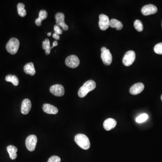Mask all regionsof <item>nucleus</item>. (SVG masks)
I'll list each match as a JSON object with an SVG mask.
<instances>
[{
    "label": "nucleus",
    "mask_w": 162,
    "mask_h": 162,
    "mask_svg": "<svg viewBox=\"0 0 162 162\" xmlns=\"http://www.w3.org/2000/svg\"><path fill=\"white\" fill-rule=\"evenodd\" d=\"M96 87V83L93 80H88L81 87L78 92V95L81 98H83L90 91L94 90Z\"/></svg>",
    "instance_id": "obj_1"
},
{
    "label": "nucleus",
    "mask_w": 162,
    "mask_h": 162,
    "mask_svg": "<svg viewBox=\"0 0 162 162\" xmlns=\"http://www.w3.org/2000/svg\"><path fill=\"white\" fill-rule=\"evenodd\" d=\"M75 141L77 145L84 150H88L90 147L89 139L85 135L79 134L76 135L75 138Z\"/></svg>",
    "instance_id": "obj_2"
},
{
    "label": "nucleus",
    "mask_w": 162,
    "mask_h": 162,
    "mask_svg": "<svg viewBox=\"0 0 162 162\" xmlns=\"http://www.w3.org/2000/svg\"><path fill=\"white\" fill-rule=\"evenodd\" d=\"M19 47V42L16 38H11L6 45L7 51L12 55L17 52Z\"/></svg>",
    "instance_id": "obj_3"
},
{
    "label": "nucleus",
    "mask_w": 162,
    "mask_h": 162,
    "mask_svg": "<svg viewBox=\"0 0 162 162\" xmlns=\"http://www.w3.org/2000/svg\"><path fill=\"white\" fill-rule=\"evenodd\" d=\"M136 59L135 52L129 51L126 53L123 59V63L126 66H129L133 64Z\"/></svg>",
    "instance_id": "obj_4"
},
{
    "label": "nucleus",
    "mask_w": 162,
    "mask_h": 162,
    "mask_svg": "<svg viewBox=\"0 0 162 162\" xmlns=\"http://www.w3.org/2000/svg\"><path fill=\"white\" fill-rule=\"evenodd\" d=\"M38 139L37 137L34 135L29 136L26 138L25 144L27 149L30 151H34L36 148Z\"/></svg>",
    "instance_id": "obj_5"
},
{
    "label": "nucleus",
    "mask_w": 162,
    "mask_h": 162,
    "mask_svg": "<svg viewBox=\"0 0 162 162\" xmlns=\"http://www.w3.org/2000/svg\"><path fill=\"white\" fill-rule=\"evenodd\" d=\"M65 64L70 68H77L80 64V60L78 56L75 55H71L68 56L65 59Z\"/></svg>",
    "instance_id": "obj_6"
},
{
    "label": "nucleus",
    "mask_w": 162,
    "mask_h": 162,
    "mask_svg": "<svg viewBox=\"0 0 162 162\" xmlns=\"http://www.w3.org/2000/svg\"><path fill=\"white\" fill-rule=\"evenodd\" d=\"M56 20V25L59 27H61L64 31H67L69 29V26L64 22L65 16L63 13L58 12L55 15Z\"/></svg>",
    "instance_id": "obj_7"
},
{
    "label": "nucleus",
    "mask_w": 162,
    "mask_h": 162,
    "mask_svg": "<svg viewBox=\"0 0 162 162\" xmlns=\"http://www.w3.org/2000/svg\"><path fill=\"white\" fill-rule=\"evenodd\" d=\"M99 25L101 30L103 31L107 30L110 26V20L108 16L104 14H100Z\"/></svg>",
    "instance_id": "obj_8"
},
{
    "label": "nucleus",
    "mask_w": 162,
    "mask_h": 162,
    "mask_svg": "<svg viewBox=\"0 0 162 162\" xmlns=\"http://www.w3.org/2000/svg\"><path fill=\"white\" fill-rule=\"evenodd\" d=\"M50 91L56 96H62L64 94V89L63 86L60 84L54 85L51 87Z\"/></svg>",
    "instance_id": "obj_9"
},
{
    "label": "nucleus",
    "mask_w": 162,
    "mask_h": 162,
    "mask_svg": "<svg viewBox=\"0 0 162 162\" xmlns=\"http://www.w3.org/2000/svg\"><path fill=\"white\" fill-rule=\"evenodd\" d=\"M157 7L152 4L147 5L143 7L141 9V13L145 16L154 14L157 12Z\"/></svg>",
    "instance_id": "obj_10"
},
{
    "label": "nucleus",
    "mask_w": 162,
    "mask_h": 162,
    "mask_svg": "<svg viewBox=\"0 0 162 162\" xmlns=\"http://www.w3.org/2000/svg\"><path fill=\"white\" fill-rule=\"evenodd\" d=\"M101 58L104 64L106 65H110L112 61V55L110 50H107L101 53Z\"/></svg>",
    "instance_id": "obj_11"
},
{
    "label": "nucleus",
    "mask_w": 162,
    "mask_h": 162,
    "mask_svg": "<svg viewBox=\"0 0 162 162\" xmlns=\"http://www.w3.org/2000/svg\"><path fill=\"white\" fill-rule=\"evenodd\" d=\"M32 107L31 101L28 99H23L21 105V111L23 115L29 114Z\"/></svg>",
    "instance_id": "obj_12"
},
{
    "label": "nucleus",
    "mask_w": 162,
    "mask_h": 162,
    "mask_svg": "<svg viewBox=\"0 0 162 162\" xmlns=\"http://www.w3.org/2000/svg\"><path fill=\"white\" fill-rule=\"evenodd\" d=\"M144 85L142 83H138L133 85L130 89V92L133 95H136L140 93L144 89Z\"/></svg>",
    "instance_id": "obj_13"
},
{
    "label": "nucleus",
    "mask_w": 162,
    "mask_h": 162,
    "mask_svg": "<svg viewBox=\"0 0 162 162\" xmlns=\"http://www.w3.org/2000/svg\"><path fill=\"white\" fill-rule=\"evenodd\" d=\"M43 109L45 113L50 115H56L58 113V109L51 104H44L43 106Z\"/></svg>",
    "instance_id": "obj_14"
},
{
    "label": "nucleus",
    "mask_w": 162,
    "mask_h": 162,
    "mask_svg": "<svg viewBox=\"0 0 162 162\" xmlns=\"http://www.w3.org/2000/svg\"><path fill=\"white\" fill-rule=\"evenodd\" d=\"M117 122L115 119L109 118L105 120L103 124L104 129L106 131H110L115 127Z\"/></svg>",
    "instance_id": "obj_15"
},
{
    "label": "nucleus",
    "mask_w": 162,
    "mask_h": 162,
    "mask_svg": "<svg viewBox=\"0 0 162 162\" xmlns=\"http://www.w3.org/2000/svg\"><path fill=\"white\" fill-rule=\"evenodd\" d=\"M23 70L26 74L30 75H34L36 73L34 66L32 62L25 64L23 68Z\"/></svg>",
    "instance_id": "obj_16"
},
{
    "label": "nucleus",
    "mask_w": 162,
    "mask_h": 162,
    "mask_svg": "<svg viewBox=\"0 0 162 162\" xmlns=\"http://www.w3.org/2000/svg\"><path fill=\"white\" fill-rule=\"evenodd\" d=\"M7 151L9 154L10 157L12 160H14L17 158V155L16 153L18 151L17 147L14 145H9L6 148Z\"/></svg>",
    "instance_id": "obj_17"
},
{
    "label": "nucleus",
    "mask_w": 162,
    "mask_h": 162,
    "mask_svg": "<svg viewBox=\"0 0 162 162\" xmlns=\"http://www.w3.org/2000/svg\"><path fill=\"white\" fill-rule=\"evenodd\" d=\"M110 27L112 28H115L117 30H120L123 29V24L119 20L113 18L110 20Z\"/></svg>",
    "instance_id": "obj_18"
},
{
    "label": "nucleus",
    "mask_w": 162,
    "mask_h": 162,
    "mask_svg": "<svg viewBox=\"0 0 162 162\" xmlns=\"http://www.w3.org/2000/svg\"><path fill=\"white\" fill-rule=\"evenodd\" d=\"M5 79L7 82L12 83L15 86H17L19 83L18 78H17V76L15 75H8L6 76Z\"/></svg>",
    "instance_id": "obj_19"
},
{
    "label": "nucleus",
    "mask_w": 162,
    "mask_h": 162,
    "mask_svg": "<svg viewBox=\"0 0 162 162\" xmlns=\"http://www.w3.org/2000/svg\"><path fill=\"white\" fill-rule=\"evenodd\" d=\"M51 47L50 43L48 39H46L43 43V48L45 50V53L47 55L49 54L51 49Z\"/></svg>",
    "instance_id": "obj_20"
},
{
    "label": "nucleus",
    "mask_w": 162,
    "mask_h": 162,
    "mask_svg": "<svg viewBox=\"0 0 162 162\" xmlns=\"http://www.w3.org/2000/svg\"><path fill=\"white\" fill-rule=\"evenodd\" d=\"M17 10L18 15L21 17H24L26 15V10L25 9V5L22 3L17 5Z\"/></svg>",
    "instance_id": "obj_21"
},
{
    "label": "nucleus",
    "mask_w": 162,
    "mask_h": 162,
    "mask_svg": "<svg viewBox=\"0 0 162 162\" xmlns=\"http://www.w3.org/2000/svg\"><path fill=\"white\" fill-rule=\"evenodd\" d=\"M149 118V116L147 114H142L141 115H140L139 116L137 117L136 119V121L137 122V123H142L143 122L146 121Z\"/></svg>",
    "instance_id": "obj_22"
},
{
    "label": "nucleus",
    "mask_w": 162,
    "mask_h": 162,
    "mask_svg": "<svg viewBox=\"0 0 162 162\" xmlns=\"http://www.w3.org/2000/svg\"><path fill=\"white\" fill-rule=\"evenodd\" d=\"M135 28L138 32H141L143 30V25L141 21L140 20H136L134 23Z\"/></svg>",
    "instance_id": "obj_23"
},
{
    "label": "nucleus",
    "mask_w": 162,
    "mask_h": 162,
    "mask_svg": "<svg viewBox=\"0 0 162 162\" xmlns=\"http://www.w3.org/2000/svg\"><path fill=\"white\" fill-rule=\"evenodd\" d=\"M154 51L158 54L162 55V43H159L155 46Z\"/></svg>",
    "instance_id": "obj_24"
},
{
    "label": "nucleus",
    "mask_w": 162,
    "mask_h": 162,
    "mask_svg": "<svg viewBox=\"0 0 162 162\" xmlns=\"http://www.w3.org/2000/svg\"><path fill=\"white\" fill-rule=\"evenodd\" d=\"M47 12L46 10H41L39 13V17L38 18H39L41 20H44L45 19L47 18Z\"/></svg>",
    "instance_id": "obj_25"
},
{
    "label": "nucleus",
    "mask_w": 162,
    "mask_h": 162,
    "mask_svg": "<svg viewBox=\"0 0 162 162\" xmlns=\"http://www.w3.org/2000/svg\"><path fill=\"white\" fill-rule=\"evenodd\" d=\"M61 159L57 156H52L49 158L48 162H60Z\"/></svg>",
    "instance_id": "obj_26"
},
{
    "label": "nucleus",
    "mask_w": 162,
    "mask_h": 162,
    "mask_svg": "<svg viewBox=\"0 0 162 162\" xmlns=\"http://www.w3.org/2000/svg\"><path fill=\"white\" fill-rule=\"evenodd\" d=\"M55 33L58 35L61 34L63 33V31L60 27H59L57 25L54 26Z\"/></svg>",
    "instance_id": "obj_27"
},
{
    "label": "nucleus",
    "mask_w": 162,
    "mask_h": 162,
    "mask_svg": "<svg viewBox=\"0 0 162 162\" xmlns=\"http://www.w3.org/2000/svg\"><path fill=\"white\" fill-rule=\"evenodd\" d=\"M42 20H41L39 18H37V19L35 20V23H36V25L38 26H41V24H42Z\"/></svg>",
    "instance_id": "obj_28"
},
{
    "label": "nucleus",
    "mask_w": 162,
    "mask_h": 162,
    "mask_svg": "<svg viewBox=\"0 0 162 162\" xmlns=\"http://www.w3.org/2000/svg\"><path fill=\"white\" fill-rule=\"evenodd\" d=\"M53 38H54L56 40H59V35L57 34L54 33V34H53Z\"/></svg>",
    "instance_id": "obj_29"
},
{
    "label": "nucleus",
    "mask_w": 162,
    "mask_h": 162,
    "mask_svg": "<svg viewBox=\"0 0 162 162\" xmlns=\"http://www.w3.org/2000/svg\"><path fill=\"white\" fill-rule=\"evenodd\" d=\"M58 43L57 41H54V42H53V43L52 47H51V49H52V48H53L54 47L57 46L58 45Z\"/></svg>",
    "instance_id": "obj_30"
},
{
    "label": "nucleus",
    "mask_w": 162,
    "mask_h": 162,
    "mask_svg": "<svg viewBox=\"0 0 162 162\" xmlns=\"http://www.w3.org/2000/svg\"><path fill=\"white\" fill-rule=\"evenodd\" d=\"M107 49L105 47H103L101 48V52H103L104 51H105L107 50Z\"/></svg>",
    "instance_id": "obj_31"
},
{
    "label": "nucleus",
    "mask_w": 162,
    "mask_h": 162,
    "mask_svg": "<svg viewBox=\"0 0 162 162\" xmlns=\"http://www.w3.org/2000/svg\"><path fill=\"white\" fill-rule=\"evenodd\" d=\"M51 33H49L47 34V36H51Z\"/></svg>",
    "instance_id": "obj_32"
},
{
    "label": "nucleus",
    "mask_w": 162,
    "mask_h": 162,
    "mask_svg": "<svg viewBox=\"0 0 162 162\" xmlns=\"http://www.w3.org/2000/svg\"><path fill=\"white\" fill-rule=\"evenodd\" d=\"M161 100H162V95H161Z\"/></svg>",
    "instance_id": "obj_33"
},
{
    "label": "nucleus",
    "mask_w": 162,
    "mask_h": 162,
    "mask_svg": "<svg viewBox=\"0 0 162 162\" xmlns=\"http://www.w3.org/2000/svg\"></svg>",
    "instance_id": "obj_34"
}]
</instances>
